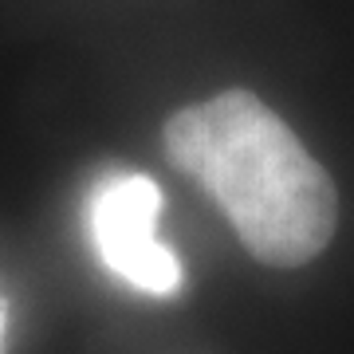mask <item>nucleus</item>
Instances as JSON below:
<instances>
[{
  "mask_svg": "<svg viewBox=\"0 0 354 354\" xmlns=\"http://www.w3.org/2000/svg\"><path fill=\"white\" fill-rule=\"evenodd\" d=\"M162 146L174 169L221 205L260 264L304 268L330 244L339 225L335 181L252 91L232 87L169 114Z\"/></svg>",
  "mask_w": 354,
  "mask_h": 354,
  "instance_id": "obj_1",
  "label": "nucleus"
},
{
  "mask_svg": "<svg viewBox=\"0 0 354 354\" xmlns=\"http://www.w3.org/2000/svg\"><path fill=\"white\" fill-rule=\"evenodd\" d=\"M162 189L146 174H111L87 197V228L99 260L146 295L181 291V260L158 241Z\"/></svg>",
  "mask_w": 354,
  "mask_h": 354,
  "instance_id": "obj_2",
  "label": "nucleus"
},
{
  "mask_svg": "<svg viewBox=\"0 0 354 354\" xmlns=\"http://www.w3.org/2000/svg\"><path fill=\"white\" fill-rule=\"evenodd\" d=\"M0 330H4V311H0Z\"/></svg>",
  "mask_w": 354,
  "mask_h": 354,
  "instance_id": "obj_3",
  "label": "nucleus"
}]
</instances>
